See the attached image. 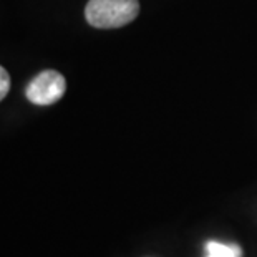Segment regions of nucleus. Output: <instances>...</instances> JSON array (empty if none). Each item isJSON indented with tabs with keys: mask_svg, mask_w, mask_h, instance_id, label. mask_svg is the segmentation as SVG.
<instances>
[{
	"mask_svg": "<svg viewBox=\"0 0 257 257\" xmlns=\"http://www.w3.org/2000/svg\"><path fill=\"white\" fill-rule=\"evenodd\" d=\"M65 90H67L65 76L55 70H45L27 85L25 95L34 105L48 106L57 103L65 95Z\"/></svg>",
	"mask_w": 257,
	"mask_h": 257,
	"instance_id": "obj_2",
	"label": "nucleus"
},
{
	"mask_svg": "<svg viewBox=\"0 0 257 257\" xmlns=\"http://www.w3.org/2000/svg\"><path fill=\"white\" fill-rule=\"evenodd\" d=\"M140 14L138 0H90L85 9L86 22L95 29H119Z\"/></svg>",
	"mask_w": 257,
	"mask_h": 257,
	"instance_id": "obj_1",
	"label": "nucleus"
},
{
	"mask_svg": "<svg viewBox=\"0 0 257 257\" xmlns=\"http://www.w3.org/2000/svg\"><path fill=\"white\" fill-rule=\"evenodd\" d=\"M206 250L209 257H242V249L237 244H224L211 240L206 244Z\"/></svg>",
	"mask_w": 257,
	"mask_h": 257,
	"instance_id": "obj_3",
	"label": "nucleus"
},
{
	"mask_svg": "<svg viewBox=\"0 0 257 257\" xmlns=\"http://www.w3.org/2000/svg\"><path fill=\"white\" fill-rule=\"evenodd\" d=\"M10 90V75L2 65H0V101L7 96V93Z\"/></svg>",
	"mask_w": 257,
	"mask_h": 257,
	"instance_id": "obj_4",
	"label": "nucleus"
},
{
	"mask_svg": "<svg viewBox=\"0 0 257 257\" xmlns=\"http://www.w3.org/2000/svg\"><path fill=\"white\" fill-rule=\"evenodd\" d=\"M206 257H209V255H206Z\"/></svg>",
	"mask_w": 257,
	"mask_h": 257,
	"instance_id": "obj_5",
	"label": "nucleus"
}]
</instances>
